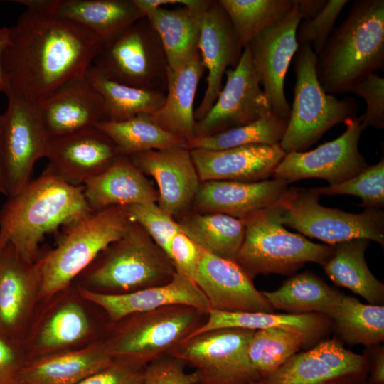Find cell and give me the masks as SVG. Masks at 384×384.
Listing matches in <instances>:
<instances>
[{"mask_svg": "<svg viewBox=\"0 0 384 384\" xmlns=\"http://www.w3.org/2000/svg\"><path fill=\"white\" fill-rule=\"evenodd\" d=\"M125 208L132 221L140 225L169 257L173 237L182 232L179 223L156 203L134 204Z\"/></svg>", "mask_w": 384, "mask_h": 384, "instance_id": "43", "label": "cell"}, {"mask_svg": "<svg viewBox=\"0 0 384 384\" xmlns=\"http://www.w3.org/2000/svg\"><path fill=\"white\" fill-rule=\"evenodd\" d=\"M361 384H368V383L367 381H366V382H364V383H361Z\"/></svg>", "mask_w": 384, "mask_h": 384, "instance_id": "56", "label": "cell"}, {"mask_svg": "<svg viewBox=\"0 0 384 384\" xmlns=\"http://www.w3.org/2000/svg\"><path fill=\"white\" fill-rule=\"evenodd\" d=\"M294 61L296 82L288 124L279 144L285 154L303 151L326 132L356 117L352 97L338 99L326 93L316 73V55L310 46H299Z\"/></svg>", "mask_w": 384, "mask_h": 384, "instance_id": "8", "label": "cell"}, {"mask_svg": "<svg viewBox=\"0 0 384 384\" xmlns=\"http://www.w3.org/2000/svg\"><path fill=\"white\" fill-rule=\"evenodd\" d=\"M159 186V206L170 215L185 211L194 202L200 186L191 151L186 146L149 150L128 156Z\"/></svg>", "mask_w": 384, "mask_h": 384, "instance_id": "22", "label": "cell"}, {"mask_svg": "<svg viewBox=\"0 0 384 384\" xmlns=\"http://www.w3.org/2000/svg\"><path fill=\"white\" fill-rule=\"evenodd\" d=\"M56 14L86 28L102 44L145 16L134 0H58Z\"/></svg>", "mask_w": 384, "mask_h": 384, "instance_id": "31", "label": "cell"}, {"mask_svg": "<svg viewBox=\"0 0 384 384\" xmlns=\"http://www.w3.org/2000/svg\"><path fill=\"white\" fill-rule=\"evenodd\" d=\"M302 20L316 16L324 6L326 0H295Z\"/></svg>", "mask_w": 384, "mask_h": 384, "instance_id": "52", "label": "cell"}, {"mask_svg": "<svg viewBox=\"0 0 384 384\" xmlns=\"http://www.w3.org/2000/svg\"><path fill=\"white\" fill-rule=\"evenodd\" d=\"M368 373L366 356L330 338L297 353L262 379V384H361L367 381Z\"/></svg>", "mask_w": 384, "mask_h": 384, "instance_id": "16", "label": "cell"}, {"mask_svg": "<svg viewBox=\"0 0 384 384\" xmlns=\"http://www.w3.org/2000/svg\"><path fill=\"white\" fill-rule=\"evenodd\" d=\"M384 65V1L356 0L316 55V73L328 94L352 87Z\"/></svg>", "mask_w": 384, "mask_h": 384, "instance_id": "3", "label": "cell"}, {"mask_svg": "<svg viewBox=\"0 0 384 384\" xmlns=\"http://www.w3.org/2000/svg\"><path fill=\"white\" fill-rule=\"evenodd\" d=\"M252 384H262V380L258 381V382H256V383H253Z\"/></svg>", "mask_w": 384, "mask_h": 384, "instance_id": "55", "label": "cell"}, {"mask_svg": "<svg viewBox=\"0 0 384 384\" xmlns=\"http://www.w3.org/2000/svg\"><path fill=\"white\" fill-rule=\"evenodd\" d=\"M36 106L50 139L109 121L102 96L85 75L68 80Z\"/></svg>", "mask_w": 384, "mask_h": 384, "instance_id": "23", "label": "cell"}, {"mask_svg": "<svg viewBox=\"0 0 384 384\" xmlns=\"http://www.w3.org/2000/svg\"><path fill=\"white\" fill-rule=\"evenodd\" d=\"M182 232L205 250L235 261L243 241V219L223 213L195 214L178 223Z\"/></svg>", "mask_w": 384, "mask_h": 384, "instance_id": "35", "label": "cell"}, {"mask_svg": "<svg viewBox=\"0 0 384 384\" xmlns=\"http://www.w3.org/2000/svg\"><path fill=\"white\" fill-rule=\"evenodd\" d=\"M207 314L185 305L137 313L109 324L104 339L113 359L145 367L185 341L204 324Z\"/></svg>", "mask_w": 384, "mask_h": 384, "instance_id": "7", "label": "cell"}, {"mask_svg": "<svg viewBox=\"0 0 384 384\" xmlns=\"http://www.w3.org/2000/svg\"><path fill=\"white\" fill-rule=\"evenodd\" d=\"M75 285L84 299L102 311L109 324L134 314L171 305L190 306L207 314L210 309L206 297L196 284L177 273L166 284L124 294H105Z\"/></svg>", "mask_w": 384, "mask_h": 384, "instance_id": "21", "label": "cell"}, {"mask_svg": "<svg viewBox=\"0 0 384 384\" xmlns=\"http://www.w3.org/2000/svg\"><path fill=\"white\" fill-rule=\"evenodd\" d=\"M26 361L23 346L0 334V384H23L21 371Z\"/></svg>", "mask_w": 384, "mask_h": 384, "instance_id": "49", "label": "cell"}, {"mask_svg": "<svg viewBox=\"0 0 384 384\" xmlns=\"http://www.w3.org/2000/svg\"><path fill=\"white\" fill-rule=\"evenodd\" d=\"M186 366L179 358L164 356L144 367L142 384H196V373H186Z\"/></svg>", "mask_w": 384, "mask_h": 384, "instance_id": "46", "label": "cell"}, {"mask_svg": "<svg viewBox=\"0 0 384 384\" xmlns=\"http://www.w3.org/2000/svg\"><path fill=\"white\" fill-rule=\"evenodd\" d=\"M262 294L274 310L292 314L318 313L330 319L343 296L308 271L294 274L278 289Z\"/></svg>", "mask_w": 384, "mask_h": 384, "instance_id": "34", "label": "cell"}, {"mask_svg": "<svg viewBox=\"0 0 384 384\" xmlns=\"http://www.w3.org/2000/svg\"><path fill=\"white\" fill-rule=\"evenodd\" d=\"M279 23L265 29L248 45L254 68L272 112L289 119L291 107L284 94V80L289 65L299 46L296 33L301 14L297 5Z\"/></svg>", "mask_w": 384, "mask_h": 384, "instance_id": "18", "label": "cell"}, {"mask_svg": "<svg viewBox=\"0 0 384 384\" xmlns=\"http://www.w3.org/2000/svg\"><path fill=\"white\" fill-rule=\"evenodd\" d=\"M113 358L105 339L87 346L26 361L23 384H78Z\"/></svg>", "mask_w": 384, "mask_h": 384, "instance_id": "28", "label": "cell"}, {"mask_svg": "<svg viewBox=\"0 0 384 384\" xmlns=\"http://www.w3.org/2000/svg\"><path fill=\"white\" fill-rule=\"evenodd\" d=\"M95 127L114 142L121 154L127 156L186 144L184 140L159 126L149 114H139L120 122L105 121Z\"/></svg>", "mask_w": 384, "mask_h": 384, "instance_id": "37", "label": "cell"}, {"mask_svg": "<svg viewBox=\"0 0 384 384\" xmlns=\"http://www.w3.org/2000/svg\"><path fill=\"white\" fill-rule=\"evenodd\" d=\"M9 28H0V92H5L6 84L2 67V55L9 41Z\"/></svg>", "mask_w": 384, "mask_h": 384, "instance_id": "53", "label": "cell"}, {"mask_svg": "<svg viewBox=\"0 0 384 384\" xmlns=\"http://www.w3.org/2000/svg\"><path fill=\"white\" fill-rule=\"evenodd\" d=\"M350 92L363 98L366 111L362 115L361 127L384 128V78L371 73L355 84Z\"/></svg>", "mask_w": 384, "mask_h": 384, "instance_id": "45", "label": "cell"}, {"mask_svg": "<svg viewBox=\"0 0 384 384\" xmlns=\"http://www.w3.org/2000/svg\"><path fill=\"white\" fill-rule=\"evenodd\" d=\"M289 119L274 114L249 124L217 134L194 137L186 147L191 149L223 150L250 144L278 145L285 133Z\"/></svg>", "mask_w": 384, "mask_h": 384, "instance_id": "40", "label": "cell"}, {"mask_svg": "<svg viewBox=\"0 0 384 384\" xmlns=\"http://www.w3.org/2000/svg\"><path fill=\"white\" fill-rule=\"evenodd\" d=\"M41 289L40 257L29 262L11 243L1 247V334L23 345L40 303Z\"/></svg>", "mask_w": 384, "mask_h": 384, "instance_id": "17", "label": "cell"}, {"mask_svg": "<svg viewBox=\"0 0 384 384\" xmlns=\"http://www.w3.org/2000/svg\"><path fill=\"white\" fill-rule=\"evenodd\" d=\"M348 2V0H328L313 18L301 20L296 33L299 47L309 45L317 55L326 44L336 19Z\"/></svg>", "mask_w": 384, "mask_h": 384, "instance_id": "44", "label": "cell"}, {"mask_svg": "<svg viewBox=\"0 0 384 384\" xmlns=\"http://www.w3.org/2000/svg\"><path fill=\"white\" fill-rule=\"evenodd\" d=\"M227 14L242 50L261 32L281 21L294 0H218Z\"/></svg>", "mask_w": 384, "mask_h": 384, "instance_id": "38", "label": "cell"}, {"mask_svg": "<svg viewBox=\"0 0 384 384\" xmlns=\"http://www.w3.org/2000/svg\"><path fill=\"white\" fill-rule=\"evenodd\" d=\"M198 48L208 75L205 94L194 111L196 121L203 118L212 107L221 90L228 67L235 68L242 53L229 18L218 1H213L202 14Z\"/></svg>", "mask_w": 384, "mask_h": 384, "instance_id": "24", "label": "cell"}, {"mask_svg": "<svg viewBox=\"0 0 384 384\" xmlns=\"http://www.w3.org/2000/svg\"><path fill=\"white\" fill-rule=\"evenodd\" d=\"M288 185L277 178L257 182L203 181L193 203L198 210L205 213H223L244 219L277 203L289 188Z\"/></svg>", "mask_w": 384, "mask_h": 384, "instance_id": "26", "label": "cell"}, {"mask_svg": "<svg viewBox=\"0 0 384 384\" xmlns=\"http://www.w3.org/2000/svg\"><path fill=\"white\" fill-rule=\"evenodd\" d=\"M278 202L243 219L245 235L235 262L252 279L259 274L290 275L306 262L324 266L333 255L332 245L314 243L287 230Z\"/></svg>", "mask_w": 384, "mask_h": 384, "instance_id": "6", "label": "cell"}, {"mask_svg": "<svg viewBox=\"0 0 384 384\" xmlns=\"http://www.w3.org/2000/svg\"><path fill=\"white\" fill-rule=\"evenodd\" d=\"M73 283L40 302L23 343L26 361L78 348L105 338Z\"/></svg>", "mask_w": 384, "mask_h": 384, "instance_id": "9", "label": "cell"}, {"mask_svg": "<svg viewBox=\"0 0 384 384\" xmlns=\"http://www.w3.org/2000/svg\"><path fill=\"white\" fill-rule=\"evenodd\" d=\"M319 196L313 188H288L278 202L282 223L330 245L364 238L383 247V210L366 208L360 213H346L321 206Z\"/></svg>", "mask_w": 384, "mask_h": 384, "instance_id": "10", "label": "cell"}, {"mask_svg": "<svg viewBox=\"0 0 384 384\" xmlns=\"http://www.w3.org/2000/svg\"><path fill=\"white\" fill-rule=\"evenodd\" d=\"M331 319L333 328L349 345L374 346L384 340L383 305L363 304L343 294Z\"/></svg>", "mask_w": 384, "mask_h": 384, "instance_id": "39", "label": "cell"}, {"mask_svg": "<svg viewBox=\"0 0 384 384\" xmlns=\"http://www.w3.org/2000/svg\"><path fill=\"white\" fill-rule=\"evenodd\" d=\"M370 240L356 238L332 245L334 253L324 265L330 279L374 305H383L384 284L369 270L365 252Z\"/></svg>", "mask_w": 384, "mask_h": 384, "instance_id": "33", "label": "cell"}, {"mask_svg": "<svg viewBox=\"0 0 384 384\" xmlns=\"http://www.w3.org/2000/svg\"><path fill=\"white\" fill-rule=\"evenodd\" d=\"M202 250L183 232L175 235L170 242L169 257L176 273L194 282Z\"/></svg>", "mask_w": 384, "mask_h": 384, "instance_id": "47", "label": "cell"}, {"mask_svg": "<svg viewBox=\"0 0 384 384\" xmlns=\"http://www.w3.org/2000/svg\"><path fill=\"white\" fill-rule=\"evenodd\" d=\"M368 358V357H367ZM369 362L368 384H384V348L380 346L372 353Z\"/></svg>", "mask_w": 384, "mask_h": 384, "instance_id": "51", "label": "cell"}, {"mask_svg": "<svg viewBox=\"0 0 384 384\" xmlns=\"http://www.w3.org/2000/svg\"><path fill=\"white\" fill-rule=\"evenodd\" d=\"M302 334L283 328L255 331L248 346V356L261 379L268 377L290 357L309 346Z\"/></svg>", "mask_w": 384, "mask_h": 384, "instance_id": "41", "label": "cell"}, {"mask_svg": "<svg viewBox=\"0 0 384 384\" xmlns=\"http://www.w3.org/2000/svg\"><path fill=\"white\" fill-rule=\"evenodd\" d=\"M190 151L200 181L203 182L267 180L286 154L279 144H250L223 150Z\"/></svg>", "mask_w": 384, "mask_h": 384, "instance_id": "25", "label": "cell"}, {"mask_svg": "<svg viewBox=\"0 0 384 384\" xmlns=\"http://www.w3.org/2000/svg\"><path fill=\"white\" fill-rule=\"evenodd\" d=\"M92 65L106 78L166 92L168 64L159 37L144 16L105 43Z\"/></svg>", "mask_w": 384, "mask_h": 384, "instance_id": "11", "label": "cell"}, {"mask_svg": "<svg viewBox=\"0 0 384 384\" xmlns=\"http://www.w3.org/2000/svg\"><path fill=\"white\" fill-rule=\"evenodd\" d=\"M120 152L100 129L91 127L50 139L47 169L66 183L80 186L109 168Z\"/></svg>", "mask_w": 384, "mask_h": 384, "instance_id": "19", "label": "cell"}, {"mask_svg": "<svg viewBox=\"0 0 384 384\" xmlns=\"http://www.w3.org/2000/svg\"><path fill=\"white\" fill-rule=\"evenodd\" d=\"M142 9L160 7L166 4H178L192 10L203 12L210 5L213 0H134Z\"/></svg>", "mask_w": 384, "mask_h": 384, "instance_id": "50", "label": "cell"}, {"mask_svg": "<svg viewBox=\"0 0 384 384\" xmlns=\"http://www.w3.org/2000/svg\"><path fill=\"white\" fill-rule=\"evenodd\" d=\"M255 331L225 328L194 336L169 353L193 367L196 384H252L261 380L248 356Z\"/></svg>", "mask_w": 384, "mask_h": 384, "instance_id": "12", "label": "cell"}, {"mask_svg": "<svg viewBox=\"0 0 384 384\" xmlns=\"http://www.w3.org/2000/svg\"><path fill=\"white\" fill-rule=\"evenodd\" d=\"M225 75L226 83L215 103L204 117L196 122L194 137L222 132L273 114L248 46L243 49L237 65L228 69Z\"/></svg>", "mask_w": 384, "mask_h": 384, "instance_id": "14", "label": "cell"}, {"mask_svg": "<svg viewBox=\"0 0 384 384\" xmlns=\"http://www.w3.org/2000/svg\"><path fill=\"white\" fill-rule=\"evenodd\" d=\"M5 95L8 105L3 114L1 154L9 197L31 181L34 164L46 156L50 139L36 104L10 92Z\"/></svg>", "mask_w": 384, "mask_h": 384, "instance_id": "13", "label": "cell"}, {"mask_svg": "<svg viewBox=\"0 0 384 384\" xmlns=\"http://www.w3.org/2000/svg\"><path fill=\"white\" fill-rule=\"evenodd\" d=\"M132 222L125 207L112 206L65 226L55 248L40 257V302L70 287L102 251L124 235Z\"/></svg>", "mask_w": 384, "mask_h": 384, "instance_id": "5", "label": "cell"}, {"mask_svg": "<svg viewBox=\"0 0 384 384\" xmlns=\"http://www.w3.org/2000/svg\"><path fill=\"white\" fill-rule=\"evenodd\" d=\"M9 28L2 55L4 93L34 104L68 80L85 75L102 46L78 23L27 9Z\"/></svg>", "mask_w": 384, "mask_h": 384, "instance_id": "1", "label": "cell"}, {"mask_svg": "<svg viewBox=\"0 0 384 384\" xmlns=\"http://www.w3.org/2000/svg\"><path fill=\"white\" fill-rule=\"evenodd\" d=\"M84 187L85 200L92 211L158 200V193L144 174L122 154L105 171L87 181Z\"/></svg>", "mask_w": 384, "mask_h": 384, "instance_id": "27", "label": "cell"}, {"mask_svg": "<svg viewBox=\"0 0 384 384\" xmlns=\"http://www.w3.org/2000/svg\"><path fill=\"white\" fill-rule=\"evenodd\" d=\"M3 114H0V193L6 196H8L7 190L3 172L2 162H1V132L3 126Z\"/></svg>", "mask_w": 384, "mask_h": 384, "instance_id": "54", "label": "cell"}, {"mask_svg": "<svg viewBox=\"0 0 384 384\" xmlns=\"http://www.w3.org/2000/svg\"><path fill=\"white\" fill-rule=\"evenodd\" d=\"M157 33L164 48L168 68L176 70L198 53V44L202 14L186 6H163L143 10Z\"/></svg>", "mask_w": 384, "mask_h": 384, "instance_id": "32", "label": "cell"}, {"mask_svg": "<svg viewBox=\"0 0 384 384\" xmlns=\"http://www.w3.org/2000/svg\"><path fill=\"white\" fill-rule=\"evenodd\" d=\"M313 189L319 195H353L361 199V206L380 208L384 205V158L342 183Z\"/></svg>", "mask_w": 384, "mask_h": 384, "instance_id": "42", "label": "cell"}, {"mask_svg": "<svg viewBox=\"0 0 384 384\" xmlns=\"http://www.w3.org/2000/svg\"><path fill=\"white\" fill-rule=\"evenodd\" d=\"M194 282L206 297L210 309L225 312H272L262 292L233 260L204 249Z\"/></svg>", "mask_w": 384, "mask_h": 384, "instance_id": "20", "label": "cell"}, {"mask_svg": "<svg viewBox=\"0 0 384 384\" xmlns=\"http://www.w3.org/2000/svg\"><path fill=\"white\" fill-rule=\"evenodd\" d=\"M205 70L199 52L180 68H168L165 100L152 114L159 126L186 142L194 137L193 102Z\"/></svg>", "mask_w": 384, "mask_h": 384, "instance_id": "29", "label": "cell"}, {"mask_svg": "<svg viewBox=\"0 0 384 384\" xmlns=\"http://www.w3.org/2000/svg\"><path fill=\"white\" fill-rule=\"evenodd\" d=\"M171 260L137 223L102 251L75 279L78 286L105 294H124L169 282Z\"/></svg>", "mask_w": 384, "mask_h": 384, "instance_id": "4", "label": "cell"}, {"mask_svg": "<svg viewBox=\"0 0 384 384\" xmlns=\"http://www.w3.org/2000/svg\"><path fill=\"white\" fill-rule=\"evenodd\" d=\"M84 189V186H72L46 168L2 206L0 247L9 242L23 259L37 261L41 255L40 243L46 234L92 212Z\"/></svg>", "mask_w": 384, "mask_h": 384, "instance_id": "2", "label": "cell"}, {"mask_svg": "<svg viewBox=\"0 0 384 384\" xmlns=\"http://www.w3.org/2000/svg\"><path fill=\"white\" fill-rule=\"evenodd\" d=\"M85 75L102 96L109 121H124L139 114H153L165 100L164 92L114 82L103 76L92 65Z\"/></svg>", "mask_w": 384, "mask_h": 384, "instance_id": "36", "label": "cell"}, {"mask_svg": "<svg viewBox=\"0 0 384 384\" xmlns=\"http://www.w3.org/2000/svg\"><path fill=\"white\" fill-rule=\"evenodd\" d=\"M362 117L344 122L345 132L338 138L309 151L290 152L274 171V178L289 184L299 180L318 178L330 186L342 183L368 166L358 150Z\"/></svg>", "mask_w": 384, "mask_h": 384, "instance_id": "15", "label": "cell"}, {"mask_svg": "<svg viewBox=\"0 0 384 384\" xmlns=\"http://www.w3.org/2000/svg\"><path fill=\"white\" fill-rule=\"evenodd\" d=\"M144 367L112 359L78 384H142Z\"/></svg>", "mask_w": 384, "mask_h": 384, "instance_id": "48", "label": "cell"}, {"mask_svg": "<svg viewBox=\"0 0 384 384\" xmlns=\"http://www.w3.org/2000/svg\"><path fill=\"white\" fill-rule=\"evenodd\" d=\"M225 328L253 331L283 328L302 334L311 345L319 342L333 329V321L329 317L318 313L225 312L210 309L204 324L186 340L204 332Z\"/></svg>", "mask_w": 384, "mask_h": 384, "instance_id": "30", "label": "cell"}]
</instances>
